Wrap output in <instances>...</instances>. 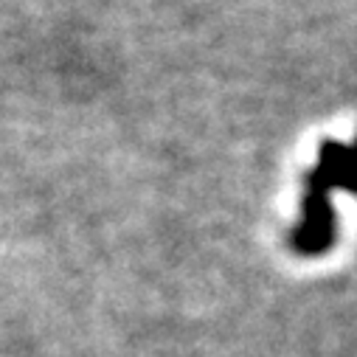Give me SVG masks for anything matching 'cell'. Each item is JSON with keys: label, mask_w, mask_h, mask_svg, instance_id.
<instances>
[{"label": "cell", "mask_w": 357, "mask_h": 357, "mask_svg": "<svg viewBox=\"0 0 357 357\" xmlns=\"http://www.w3.org/2000/svg\"><path fill=\"white\" fill-rule=\"evenodd\" d=\"M335 189L357 195V141L351 146L326 141L318 152V166L307 174L304 217L293 228V248L304 256L326 253L335 242V211L329 195Z\"/></svg>", "instance_id": "1"}]
</instances>
